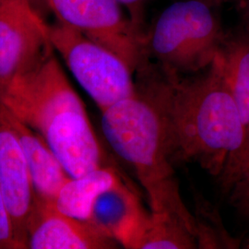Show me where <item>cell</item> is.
Masks as SVG:
<instances>
[{"instance_id": "cell-5", "label": "cell", "mask_w": 249, "mask_h": 249, "mask_svg": "<svg viewBox=\"0 0 249 249\" xmlns=\"http://www.w3.org/2000/svg\"><path fill=\"white\" fill-rule=\"evenodd\" d=\"M49 35L53 50L101 112L135 93V73L116 53L59 21L49 26Z\"/></svg>"}, {"instance_id": "cell-16", "label": "cell", "mask_w": 249, "mask_h": 249, "mask_svg": "<svg viewBox=\"0 0 249 249\" xmlns=\"http://www.w3.org/2000/svg\"><path fill=\"white\" fill-rule=\"evenodd\" d=\"M21 249L16 239L12 222L0 187V249Z\"/></svg>"}, {"instance_id": "cell-14", "label": "cell", "mask_w": 249, "mask_h": 249, "mask_svg": "<svg viewBox=\"0 0 249 249\" xmlns=\"http://www.w3.org/2000/svg\"><path fill=\"white\" fill-rule=\"evenodd\" d=\"M198 248L196 236L175 216L151 213L135 249H191Z\"/></svg>"}, {"instance_id": "cell-10", "label": "cell", "mask_w": 249, "mask_h": 249, "mask_svg": "<svg viewBox=\"0 0 249 249\" xmlns=\"http://www.w3.org/2000/svg\"><path fill=\"white\" fill-rule=\"evenodd\" d=\"M150 213L137 194L122 182L99 196L89 222L119 246L135 249Z\"/></svg>"}, {"instance_id": "cell-17", "label": "cell", "mask_w": 249, "mask_h": 249, "mask_svg": "<svg viewBox=\"0 0 249 249\" xmlns=\"http://www.w3.org/2000/svg\"><path fill=\"white\" fill-rule=\"evenodd\" d=\"M127 11V16L130 18L134 26L141 33L145 34L144 31V11L145 6L149 0H116Z\"/></svg>"}, {"instance_id": "cell-21", "label": "cell", "mask_w": 249, "mask_h": 249, "mask_svg": "<svg viewBox=\"0 0 249 249\" xmlns=\"http://www.w3.org/2000/svg\"><path fill=\"white\" fill-rule=\"evenodd\" d=\"M204 1L210 3V4H212V5H213V6H217V5H220V4L227 3V2H231V1H235V0H204Z\"/></svg>"}, {"instance_id": "cell-12", "label": "cell", "mask_w": 249, "mask_h": 249, "mask_svg": "<svg viewBox=\"0 0 249 249\" xmlns=\"http://www.w3.org/2000/svg\"><path fill=\"white\" fill-rule=\"evenodd\" d=\"M122 182L116 170L104 164L82 176L70 178L58 191L53 203L63 214L89 222L99 196Z\"/></svg>"}, {"instance_id": "cell-4", "label": "cell", "mask_w": 249, "mask_h": 249, "mask_svg": "<svg viewBox=\"0 0 249 249\" xmlns=\"http://www.w3.org/2000/svg\"><path fill=\"white\" fill-rule=\"evenodd\" d=\"M213 7L204 0H182L163 9L146 33L147 58L178 75L204 71L226 35Z\"/></svg>"}, {"instance_id": "cell-13", "label": "cell", "mask_w": 249, "mask_h": 249, "mask_svg": "<svg viewBox=\"0 0 249 249\" xmlns=\"http://www.w3.org/2000/svg\"><path fill=\"white\" fill-rule=\"evenodd\" d=\"M223 75L241 117L249 128V32L225 35L218 53Z\"/></svg>"}, {"instance_id": "cell-15", "label": "cell", "mask_w": 249, "mask_h": 249, "mask_svg": "<svg viewBox=\"0 0 249 249\" xmlns=\"http://www.w3.org/2000/svg\"><path fill=\"white\" fill-rule=\"evenodd\" d=\"M228 192L231 206L243 218L249 220V168L233 183Z\"/></svg>"}, {"instance_id": "cell-22", "label": "cell", "mask_w": 249, "mask_h": 249, "mask_svg": "<svg viewBox=\"0 0 249 249\" xmlns=\"http://www.w3.org/2000/svg\"><path fill=\"white\" fill-rule=\"evenodd\" d=\"M243 249H249V234L247 236V238L244 240V243L242 245Z\"/></svg>"}, {"instance_id": "cell-1", "label": "cell", "mask_w": 249, "mask_h": 249, "mask_svg": "<svg viewBox=\"0 0 249 249\" xmlns=\"http://www.w3.org/2000/svg\"><path fill=\"white\" fill-rule=\"evenodd\" d=\"M136 73L160 108L175 162H194L219 179L226 176L248 129L218 55L204 71L186 78L149 60Z\"/></svg>"}, {"instance_id": "cell-19", "label": "cell", "mask_w": 249, "mask_h": 249, "mask_svg": "<svg viewBox=\"0 0 249 249\" xmlns=\"http://www.w3.org/2000/svg\"><path fill=\"white\" fill-rule=\"evenodd\" d=\"M243 9L245 10V17L247 19V26L248 31L249 32V0H241Z\"/></svg>"}, {"instance_id": "cell-3", "label": "cell", "mask_w": 249, "mask_h": 249, "mask_svg": "<svg viewBox=\"0 0 249 249\" xmlns=\"http://www.w3.org/2000/svg\"><path fill=\"white\" fill-rule=\"evenodd\" d=\"M135 82L132 96L102 112L103 133L111 149L133 170L151 213L177 217L197 240L196 217L181 195L163 116L142 80L137 77Z\"/></svg>"}, {"instance_id": "cell-18", "label": "cell", "mask_w": 249, "mask_h": 249, "mask_svg": "<svg viewBox=\"0 0 249 249\" xmlns=\"http://www.w3.org/2000/svg\"><path fill=\"white\" fill-rule=\"evenodd\" d=\"M249 168V128L247 133V139L241 153L234 162L231 171L229 172L228 178L231 182H235Z\"/></svg>"}, {"instance_id": "cell-6", "label": "cell", "mask_w": 249, "mask_h": 249, "mask_svg": "<svg viewBox=\"0 0 249 249\" xmlns=\"http://www.w3.org/2000/svg\"><path fill=\"white\" fill-rule=\"evenodd\" d=\"M65 25L119 55L136 71L148 60L145 34L134 26L116 0H46Z\"/></svg>"}, {"instance_id": "cell-20", "label": "cell", "mask_w": 249, "mask_h": 249, "mask_svg": "<svg viewBox=\"0 0 249 249\" xmlns=\"http://www.w3.org/2000/svg\"><path fill=\"white\" fill-rule=\"evenodd\" d=\"M28 1L35 7V9H36L37 11H39V8L44 7V6H45L46 8H48L46 0H28Z\"/></svg>"}, {"instance_id": "cell-7", "label": "cell", "mask_w": 249, "mask_h": 249, "mask_svg": "<svg viewBox=\"0 0 249 249\" xmlns=\"http://www.w3.org/2000/svg\"><path fill=\"white\" fill-rule=\"evenodd\" d=\"M53 51L49 26L28 0H0V92Z\"/></svg>"}, {"instance_id": "cell-11", "label": "cell", "mask_w": 249, "mask_h": 249, "mask_svg": "<svg viewBox=\"0 0 249 249\" xmlns=\"http://www.w3.org/2000/svg\"><path fill=\"white\" fill-rule=\"evenodd\" d=\"M9 116L25 154L37 197L53 201L71 177L40 134L9 109Z\"/></svg>"}, {"instance_id": "cell-9", "label": "cell", "mask_w": 249, "mask_h": 249, "mask_svg": "<svg viewBox=\"0 0 249 249\" xmlns=\"http://www.w3.org/2000/svg\"><path fill=\"white\" fill-rule=\"evenodd\" d=\"M118 244L93 223L56 210L52 201L37 197L27 232V249H116Z\"/></svg>"}, {"instance_id": "cell-2", "label": "cell", "mask_w": 249, "mask_h": 249, "mask_svg": "<svg viewBox=\"0 0 249 249\" xmlns=\"http://www.w3.org/2000/svg\"><path fill=\"white\" fill-rule=\"evenodd\" d=\"M9 110L40 134L71 178L104 165L83 102L53 52L0 92Z\"/></svg>"}, {"instance_id": "cell-8", "label": "cell", "mask_w": 249, "mask_h": 249, "mask_svg": "<svg viewBox=\"0 0 249 249\" xmlns=\"http://www.w3.org/2000/svg\"><path fill=\"white\" fill-rule=\"evenodd\" d=\"M0 187L16 239L27 249V232L37 195L25 154L10 122L9 109L0 97Z\"/></svg>"}]
</instances>
